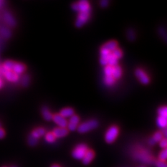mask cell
Returning a JSON list of instances; mask_svg holds the SVG:
<instances>
[{
	"label": "cell",
	"instance_id": "1",
	"mask_svg": "<svg viewBox=\"0 0 167 167\" xmlns=\"http://www.w3.org/2000/svg\"><path fill=\"white\" fill-rule=\"evenodd\" d=\"M98 125V122L96 120H89L85 121L78 126V131L80 133H85L89 132L91 131V130L96 128Z\"/></svg>",
	"mask_w": 167,
	"mask_h": 167
},
{
	"label": "cell",
	"instance_id": "2",
	"mask_svg": "<svg viewBox=\"0 0 167 167\" xmlns=\"http://www.w3.org/2000/svg\"><path fill=\"white\" fill-rule=\"evenodd\" d=\"M88 151V148L85 144H79L77 145L72 151V156L74 158L82 160L86 152Z\"/></svg>",
	"mask_w": 167,
	"mask_h": 167
},
{
	"label": "cell",
	"instance_id": "3",
	"mask_svg": "<svg viewBox=\"0 0 167 167\" xmlns=\"http://www.w3.org/2000/svg\"><path fill=\"white\" fill-rule=\"evenodd\" d=\"M118 128L115 126H111L107 130L106 134H105V140L109 144L112 143L115 140L118 135Z\"/></svg>",
	"mask_w": 167,
	"mask_h": 167
},
{
	"label": "cell",
	"instance_id": "4",
	"mask_svg": "<svg viewBox=\"0 0 167 167\" xmlns=\"http://www.w3.org/2000/svg\"><path fill=\"white\" fill-rule=\"evenodd\" d=\"M72 9L76 11L80 12H90V6L89 3L86 0H81L74 3L72 6Z\"/></svg>",
	"mask_w": 167,
	"mask_h": 167
},
{
	"label": "cell",
	"instance_id": "5",
	"mask_svg": "<svg viewBox=\"0 0 167 167\" xmlns=\"http://www.w3.org/2000/svg\"><path fill=\"white\" fill-rule=\"evenodd\" d=\"M90 12H80L76 21V26L78 27H82L89 20Z\"/></svg>",
	"mask_w": 167,
	"mask_h": 167
},
{
	"label": "cell",
	"instance_id": "6",
	"mask_svg": "<svg viewBox=\"0 0 167 167\" xmlns=\"http://www.w3.org/2000/svg\"><path fill=\"white\" fill-rule=\"evenodd\" d=\"M135 74L136 77L138 78L139 80L142 84H147L149 83L150 82L149 77L148 76V75H147V74L142 70L140 69L136 70L135 72Z\"/></svg>",
	"mask_w": 167,
	"mask_h": 167
},
{
	"label": "cell",
	"instance_id": "7",
	"mask_svg": "<svg viewBox=\"0 0 167 167\" xmlns=\"http://www.w3.org/2000/svg\"><path fill=\"white\" fill-rule=\"evenodd\" d=\"M52 120L60 128H66L67 125V121L66 118L61 116L59 114H56L53 116Z\"/></svg>",
	"mask_w": 167,
	"mask_h": 167
},
{
	"label": "cell",
	"instance_id": "8",
	"mask_svg": "<svg viewBox=\"0 0 167 167\" xmlns=\"http://www.w3.org/2000/svg\"><path fill=\"white\" fill-rule=\"evenodd\" d=\"M3 75L6 77V79L10 82H16L19 80V75L14 73L12 71H1Z\"/></svg>",
	"mask_w": 167,
	"mask_h": 167
},
{
	"label": "cell",
	"instance_id": "9",
	"mask_svg": "<svg viewBox=\"0 0 167 167\" xmlns=\"http://www.w3.org/2000/svg\"><path fill=\"white\" fill-rule=\"evenodd\" d=\"M53 134L55 136L56 138H61L65 137V136L68 134V130L66 128H55L53 131Z\"/></svg>",
	"mask_w": 167,
	"mask_h": 167
},
{
	"label": "cell",
	"instance_id": "10",
	"mask_svg": "<svg viewBox=\"0 0 167 167\" xmlns=\"http://www.w3.org/2000/svg\"><path fill=\"white\" fill-rule=\"evenodd\" d=\"M94 158V152L92 151L88 150V151L86 152L83 158L82 159V162L85 165H88L92 162Z\"/></svg>",
	"mask_w": 167,
	"mask_h": 167
},
{
	"label": "cell",
	"instance_id": "11",
	"mask_svg": "<svg viewBox=\"0 0 167 167\" xmlns=\"http://www.w3.org/2000/svg\"><path fill=\"white\" fill-rule=\"evenodd\" d=\"M74 111L71 108H65L60 111L59 115L64 117L65 118H70L71 116L74 115Z\"/></svg>",
	"mask_w": 167,
	"mask_h": 167
},
{
	"label": "cell",
	"instance_id": "12",
	"mask_svg": "<svg viewBox=\"0 0 167 167\" xmlns=\"http://www.w3.org/2000/svg\"><path fill=\"white\" fill-rule=\"evenodd\" d=\"M25 70H26V66L23 64L16 63L12 71L18 75V74H22L25 71Z\"/></svg>",
	"mask_w": 167,
	"mask_h": 167
},
{
	"label": "cell",
	"instance_id": "13",
	"mask_svg": "<svg viewBox=\"0 0 167 167\" xmlns=\"http://www.w3.org/2000/svg\"><path fill=\"white\" fill-rule=\"evenodd\" d=\"M117 46H118L117 42L116 41L112 40V41H110L105 43V44L102 47L105 49H107V50H108L109 52H112L114 49L117 48Z\"/></svg>",
	"mask_w": 167,
	"mask_h": 167
},
{
	"label": "cell",
	"instance_id": "14",
	"mask_svg": "<svg viewBox=\"0 0 167 167\" xmlns=\"http://www.w3.org/2000/svg\"><path fill=\"white\" fill-rule=\"evenodd\" d=\"M163 133L161 132H157L155 133L153 137L149 140V144L151 145H154L157 142H160L163 139Z\"/></svg>",
	"mask_w": 167,
	"mask_h": 167
},
{
	"label": "cell",
	"instance_id": "15",
	"mask_svg": "<svg viewBox=\"0 0 167 167\" xmlns=\"http://www.w3.org/2000/svg\"><path fill=\"white\" fill-rule=\"evenodd\" d=\"M45 134V130L43 128H37L35 129L34 131H33L32 134H31V135L33 136V137L35 138V139H38Z\"/></svg>",
	"mask_w": 167,
	"mask_h": 167
},
{
	"label": "cell",
	"instance_id": "16",
	"mask_svg": "<svg viewBox=\"0 0 167 167\" xmlns=\"http://www.w3.org/2000/svg\"><path fill=\"white\" fill-rule=\"evenodd\" d=\"M4 20L6 21V22L8 24H9L10 26H14L16 24V21L14 20V19L13 18V17L12 16V15L9 13V12H6L4 14Z\"/></svg>",
	"mask_w": 167,
	"mask_h": 167
},
{
	"label": "cell",
	"instance_id": "17",
	"mask_svg": "<svg viewBox=\"0 0 167 167\" xmlns=\"http://www.w3.org/2000/svg\"><path fill=\"white\" fill-rule=\"evenodd\" d=\"M15 62L12 61H7L3 64V68L1 71H12L13 69V67L15 65Z\"/></svg>",
	"mask_w": 167,
	"mask_h": 167
},
{
	"label": "cell",
	"instance_id": "18",
	"mask_svg": "<svg viewBox=\"0 0 167 167\" xmlns=\"http://www.w3.org/2000/svg\"><path fill=\"white\" fill-rule=\"evenodd\" d=\"M42 115L47 121H50L53 118V115L47 107H43L42 109Z\"/></svg>",
	"mask_w": 167,
	"mask_h": 167
},
{
	"label": "cell",
	"instance_id": "19",
	"mask_svg": "<svg viewBox=\"0 0 167 167\" xmlns=\"http://www.w3.org/2000/svg\"><path fill=\"white\" fill-rule=\"evenodd\" d=\"M122 74V70L121 67L118 65H116L113 66V74L112 76L113 77L116 79H119Z\"/></svg>",
	"mask_w": 167,
	"mask_h": 167
},
{
	"label": "cell",
	"instance_id": "20",
	"mask_svg": "<svg viewBox=\"0 0 167 167\" xmlns=\"http://www.w3.org/2000/svg\"><path fill=\"white\" fill-rule=\"evenodd\" d=\"M118 64V59L111 52L108 59V65L114 66Z\"/></svg>",
	"mask_w": 167,
	"mask_h": 167
},
{
	"label": "cell",
	"instance_id": "21",
	"mask_svg": "<svg viewBox=\"0 0 167 167\" xmlns=\"http://www.w3.org/2000/svg\"><path fill=\"white\" fill-rule=\"evenodd\" d=\"M157 125L160 128H165L166 126V118L158 116L157 118Z\"/></svg>",
	"mask_w": 167,
	"mask_h": 167
},
{
	"label": "cell",
	"instance_id": "22",
	"mask_svg": "<svg viewBox=\"0 0 167 167\" xmlns=\"http://www.w3.org/2000/svg\"><path fill=\"white\" fill-rule=\"evenodd\" d=\"M115 79L112 76H105L104 82L106 85L108 86H111L115 83Z\"/></svg>",
	"mask_w": 167,
	"mask_h": 167
},
{
	"label": "cell",
	"instance_id": "23",
	"mask_svg": "<svg viewBox=\"0 0 167 167\" xmlns=\"http://www.w3.org/2000/svg\"><path fill=\"white\" fill-rule=\"evenodd\" d=\"M79 123V118L77 115H74L72 116H71L70 118L69 122H67V123L71 124V125H76L77 126H78Z\"/></svg>",
	"mask_w": 167,
	"mask_h": 167
},
{
	"label": "cell",
	"instance_id": "24",
	"mask_svg": "<svg viewBox=\"0 0 167 167\" xmlns=\"http://www.w3.org/2000/svg\"><path fill=\"white\" fill-rule=\"evenodd\" d=\"M55 136L53 134V133H48L45 135V140L48 143H53L56 140Z\"/></svg>",
	"mask_w": 167,
	"mask_h": 167
},
{
	"label": "cell",
	"instance_id": "25",
	"mask_svg": "<svg viewBox=\"0 0 167 167\" xmlns=\"http://www.w3.org/2000/svg\"><path fill=\"white\" fill-rule=\"evenodd\" d=\"M113 70V66H110V65H107L106 66H105V70H104L105 75L106 76H112Z\"/></svg>",
	"mask_w": 167,
	"mask_h": 167
},
{
	"label": "cell",
	"instance_id": "26",
	"mask_svg": "<svg viewBox=\"0 0 167 167\" xmlns=\"http://www.w3.org/2000/svg\"><path fill=\"white\" fill-rule=\"evenodd\" d=\"M166 157H167V151H166V148H164V149L161 151L160 153L159 159L160 161L165 162L166 159Z\"/></svg>",
	"mask_w": 167,
	"mask_h": 167
},
{
	"label": "cell",
	"instance_id": "27",
	"mask_svg": "<svg viewBox=\"0 0 167 167\" xmlns=\"http://www.w3.org/2000/svg\"><path fill=\"white\" fill-rule=\"evenodd\" d=\"M158 113L160 116H163V117H165L166 118L167 116V109L166 107H160L158 110Z\"/></svg>",
	"mask_w": 167,
	"mask_h": 167
},
{
	"label": "cell",
	"instance_id": "28",
	"mask_svg": "<svg viewBox=\"0 0 167 167\" xmlns=\"http://www.w3.org/2000/svg\"><path fill=\"white\" fill-rule=\"evenodd\" d=\"M28 142H29V144L30 146H35V145H37V142H38V139H35V138L33 137V136L30 135L29 136Z\"/></svg>",
	"mask_w": 167,
	"mask_h": 167
},
{
	"label": "cell",
	"instance_id": "29",
	"mask_svg": "<svg viewBox=\"0 0 167 167\" xmlns=\"http://www.w3.org/2000/svg\"><path fill=\"white\" fill-rule=\"evenodd\" d=\"M127 36H128V38L129 40H134L135 38V34L134 31L133 29H129L128 30V32H127Z\"/></svg>",
	"mask_w": 167,
	"mask_h": 167
},
{
	"label": "cell",
	"instance_id": "30",
	"mask_svg": "<svg viewBox=\"0 0 167 167\" xmlns=\"http://www.w3.org/2000/svg\"><path fill=\"white\" fill-rule=\"evenodd\" d=\"M112 53V54L115 56V57L118 59L119 58H121V57H122V52H121V50L120 49H119V48H116L115 49H114V50L111 52Z\"/></svg>",
	"mask_w": 167,
	"mask_h": 167
},
{
	"label": "cell",
	"instance_id": "31",
	"mask_svg": "<svg viewBox=\"0 0 167 167\" xmlns=\"http://www.w3.org/2000/svg\"><path fill=\"white\" fill-rule=\"evenodd\" d=\"M22 85L24 87H26L29 84V77L27 75H24L21 79Z\"/></svg>",
	"mask_w": 167,
	"mask_h": 167
},
{
	"label": "cell",
	"instance_id": "32",
	"mask_svg": "<svg viewBox=\"0 0 167 167\" xmlns=\"http://www.w3.org/2000/svg\"><path fill=\"white\" fill-rule=\"evenodd\" d=\"M1 33L4 37H6V38H9V37L11 36L10 31L6 28H3L1 30Z\"/></svg>",
	"mask_w": 167,
	"mask_h": 167
},
{
	"label": "cell",
	"instance_id": "33",
	"mask_svg": "<svg viewBox=\"0 0 167 167\" xmlns=\"http://www.w3.org/2000/svg\"><path fill=\"white\" fill-rule=\"evenodd\" d=\"M158 32H159V34L160 35V36L162 37V38L164 40H166V35L165 30L163 27H160L158 29Z\"/></svg>",
	"mask_w": 167,
	"mask_h": 167
},
{
	"label": "cell",
	"instance_id": "34",
	"mask_svg": "<svg viewBox=\"0 0 167 167\" xmlns=\"http://www.w3.org/2000/svg\"><path fill=\"white\" fill-rule=\"evenodd\" d=\"M166 145H167V142L165 138H163L160 141V146L162 148H166Z\"/></svg>",
	"mask_w": 167,
	"mask_h": 167
},
{
	"label": "cell",
	"instance_id": "35",
	"mask_svg": "<svg viewBox=\"0 0 167 167\" xmlns=\"http://www.w3.org/2000/svg\"><path fill=\"white\" fill-rule=\"evenodd\" d=\"M156 166L157 167H167L166 166V164L165 162H163V161H158V162L156 163Z\"/></svg>",
	"mask_w": 167,
	"mask_h": 167
},
{
	"label": "cell",
	"instance_id": "36",
	"mask_svg": "<svg viewBox=\"0 0 167 167\" xmlns=\"http://www.w3.org/2000/svg\"><path fill=\"white\" fill-rule=\"evenodd\" d=\"M108 4V1L107 0H102L100 1V5L102 7H107Z\"/></svg>",
	"mask_w": 167,
	"mask_h": 167
},
{
	"label": "cell",
	"instance_id": "37",
	"mask_svg": "<svg viewBox=\"0 0 167 167\" xmlns=\"http://www.w3.org/2000/svg\"><path fill=\"white\" fill-rule=\"evenodd\" d=\"M5 135V132L2 128H0V139H3Z\"/></svg>",
	"mask_w": 167,
	"mask_h": 167
},
{
	"label": "cell",
	"instance_id": "38",
	"mask_svg": "<svg viewBox=\"0 0 167 167\" xmlns=\"http://www.w3.org/2000/svg\"><path fill=\"white\" fill-rule=\"evenodd\" d=\"M2 85H3V81H2V80L1 79V78H0V89H1Z\"/></svg>",
	"mask_w": 167,
	"mask_h": 167
},
{
	"label": "cell",
	"instance_id": "39",
	"mask_svg": "<svg viewBox=\"0 0 167 167\" xmlns=\"http://www.w3.org/2000/svg\"><path fill=\"white\" fill-rule=\"evenodd\" d=\"M52 167H60V166L58 165H53L52 166Z\"/></svg>",
	"mask_w": 167,
	"mask_h": 167
},
{
	"label": "cell",
	"instance_id": "40",
	"mask_svg": "<svg viewBox=\"0 0 167 167\" xmlns=\"http://www.w3.org/2000/svg\"><path fill=\"white\" fill-rule=\"evenodd\" d=\"M2 3H3V1H0V6L1 5V4H2Z\"/></svg>",
	"mask_w": 167,
	"mask_h": 167
},
{
	"label": "cell",
	"instance_id": "41",
	"mask_svg": "<svg viewBox=\"0 0 167 167\" xmlns=\"http://www.w3.org/2000/svg\"><path fill=\"white\" fill-rule=\"evenodd\" d=\"M1 123H0V128H1Z\"/></svg>",
	"mask_w": 167,
	"mask_h": 167
},
{
	"label": "cell",
	"instance_id": "42",
	"mask_svg": "<svg viewBox=\"0 0 167 167\" xmlns=\"http://www.w3.org/2000/svg\"><path fill=\"white\" fill-rule=\"evenodd\" d=\"M139 167H145V166H139Z\"/></svg>",
	"mask_w": 167,
	"mask_h": 167
},
{
	"label": "cell",
	"instance_id": "43",
	"mask_svg": "<svg viewBox=\"0 0 167 167\" xmlns=\"http://www.w3.org/2000/svg\"><path fill=\"white\" fill-rule=\"evenodd\" d=\"M13 167H16V166H13Z\"/></svg>",
	"mask_w": 167,
	"mask_h": 167
}]
</instances>
